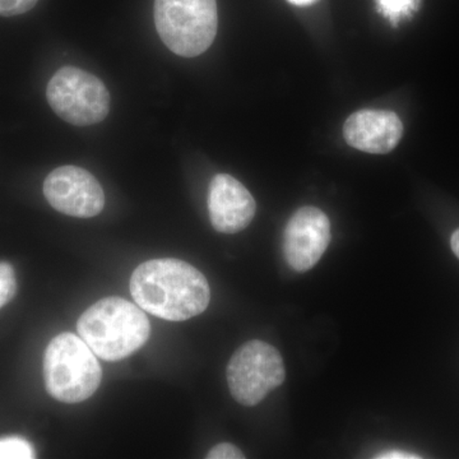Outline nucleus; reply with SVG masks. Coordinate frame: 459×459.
I'll list each match as a JSON object with an SVG mask.
<instances>
[{
  "label": "nucleus",
  "mask_w": 459,
  "mask_h": 459,
  "mask_svg": "<svg viewBox=\"0 0 459 459\" xmlns=\"http://www.w3.org/2000/svg\"><path fill=\"white\" fill-rule=\"evenodd\" d=\"M14 279H16V274H14L13 267L7 262H0V281Z\"/></svg>",
  "instance_id": "f3484780"
},
{
  "label": "nucleus",
  "mask_w": 459,
  "mask_h": 459,
  "mask_svg": "<svg viewBox=\"0 0 459 459\" xmlns=\"http://www.w3.org/2000/svg\"><path fill=\"white\" fill-rule=\"evenodd\" d=\"M376 458L379 459H416L421 458L418 455H413V453L409 452H402V451H386L383 453H379V455H376Z\"/></svg>",
  "instance_id": "dca6fc26"
},
{
  "label": "nucleus",
  "mask_w": 459,
  "mask_h": 459,
  "mask_svg": "<svg viewBox=\"0 0 459 459\" xmlns=\"http://www.w3.org/2000/svg\"><path fill=\"white\" fill-rule=\"evenodd\" d=\"M35 458L31 444L22 437H8L0 439V459Z\"/></svg>",
  "instance_id": "f8f14e48"
},
{
  "label": "nucleus",
  "mask_w": 459,
  "mask_h": 459,
  "mask_svg": "<svg viewBox=\"0 0 459 459\" xmlns=\"http://www.w3.org/2000/svg\"><path fill=\"white\" fill-rule=\"evenodd\" d=\"M17 294V282L14 280L0 281V309L5 307Z\"/></svg>",
  "instance_id": "2eb2a0df"
},
{
  "label": "nucleus",
  "mask_w": 459,
  "mask_h": 459,
  "mask_svg": "<svg viewBox=\"0 0 459 459\" xmlns=\"http://www.w3.org/2000/svg\"><path fill=\"white\" fill-rule=\"evenodd\" d=\"M403 134L400 117L389 110L356 111L343 126V137L349 146L373 153L385 155L394 151Z\"/></svg>",
  "instance_id": "9d476101"
},
{
  "label": "nucleus",
  "mask_w": 459,
  "mask_h": 459,
  "mask_svg": "<svg viewBox=\"0 0 459 459\" xmlns=\"http://www.w3.org/2000/svg\"><path fill=\"white\" fill-rule=\"evenodd\" d=\"M44 195L54 210L80 219L98 216L105 195L98 179L78 166H60L44 181Z\"/></svg>",
  "instance_id": "0eeeda50"
},
{
  "label": "nucleus",
  "mask_w": 459,
  "mask_h": 459,
  "mask_svg": "<svg viewBox=\"0 0 459 459\" xmlns=\"http://www.w3.org/2000/svg\"><path fill=\"white\" fill-rule=\"evenodd\" d=\"M331 241V222L319 208L307 205L292 214L283 232V255L296 272L312 270Z\"/></svg>",
  "instance_id": "6e6552de"
},
{
  "label": "nucleus",
  "mask_w": 459,
  "mask_h": 459,
  "mask_svg": "<svg viewBox=\"0 0 459 459\" xmlns=\"http://www.w3.org/2000/svg\"><path fill=\"white\" fill-rule=\"evenodd\" d=\"M291 4L298 5V7H307V5H312L318 0H289Z\"/></svg>",
  "instance_id": "6ab92c4d"
},
{
  "label": "nucleus",
  "mask_w": 459,
  "mask_h": 459,
  "mask_svg": "<svg viewBox=\"0 0 459 459\" xmlns=\"http://www.w3.org/2000/svg\"><path fill=\"white\" fill-rule=\"evenodd\" d=\"M451 246L453 252L459 258V229L455 230V234L452 235Z\"/></svg>",
  "instance_id": "a211bd4d"
},
{
  "label": "nucleus",
  "mask_w": 459,
  "mask_h": 459,
  "mask_svg": "<svg viewBox=\"0 0 459 459\" xmlns=\"http://www.w3.org/2000/svg\"><path fill=\"white\" fill-rule=\"evenodd\" d=\"M44 377L51 397L80 403L98 391L102 370L89 344L66 332L51 340L45 351Z\"/></svg>",
  "instance_id": "7ed1b4c3"
},
{
  "label": "nucleus",
  "mask_w": 459,
  "mask_h": 459,
  "mask_svg": "<svg viewBox=\"0 0 459 459\" xmlns=\"http://www.w3.org/2000/svg\"><path fill=\"white\" fill-rule=\"evenodd\" d=\"M153 16L160 38L177 56H201L216 38V0H155Z\"/></svg>",
  "instance_id": "20e7f679"
},
{
  "label": "nucleus",
  "mask_w": 459,
  "mask_h": 459,
  "mask_svg": "<svg viewBox=\"0 0 459 459\" xmlns=\"http://www.w3.org/2000/svg\"><path fill=\"white\" fill-rule=\"evenodd\" d=\"M47 98L54 113L72 126L101 123L110 111V93L104 82L75 66H65L53 75Z\"/></svg>",
  "instance_id": "39448f33"
},
{
  "label": "nucleus",
  "mask_w": 459,
  "mask_h": 459,
  "mask_svg": "<svg viewBox=\"0 0 459 459\" xmlns=\"http://www.w3.org/2000/svg\"><path fill=\"white\" fill-rule=\"evenodd\" d=\"M256 204L249 190L232 178L219 174L211 181L208 211L214 230L237 234L255 219Z\"/></svg>",
  "instance_id": "1a4fd4ad"
},
{
  "label": "nucleus",
  "mask_w": 459,
  "mask_h": 459,
  "mask_svg": "<svg viewBox=\"0 0 459 459\" xmlns=\"http://www.w3.org/2000/svg\"><path fill=\"white\" fill-rule=\"evenodd\" d=\"M226 376L232 397L243 406H255L285 382L286 370L276 347L249 341L230 359Z\"/></svg>",
  "instance_id": "423d86ee"
},
{
  "label": "nucleus",
  "mask_w": 459,
  "mask_h": 459,
  "mask_svg": "<svg viewBox=\"0 0 459 459\" xmlns=\"http://www.w3.org/2000/svg\"><path fill=\"white\" fill-rule=\"evenodd\" d=\"M377 9L394 27L410 21L421 7V0H376Z\"/></svg>",
  "instance_id": "9b49d317"
},
{
  "label": "nucleus",
  "mask_w": 459,
  "mask_h": 459,
  "mask_svg": "<svg viewBox=\"0 0 459 459\" xmlns=\"http://www.w3.org/2000/svg\"><path fill=\"white\" fill-rule=\"evenodd\" d=\"M208 459H243L246 455L238 448L230 443H221L213 446L207 455Z\"/></svg>",
  "instance_id": "4468645a"
},
{
  "label": "nucleus",
  "mask_w": 459,
  "mask_h": 459,
  "mask_svg": "<svg viewBox=\"0 0 459 459\" xmlns=\"http://www.w3.org/2000/svg\"><path fill=\"white\" fill-rule=\"evenodd\" d=\"M39 0H0V16L13 17L31 11Z\"/></svg>",
  "instance_id": "ddd939ff"
},
{
  "label": "nucleus",
  "mask_w": 459,
  "mask_h": 459,
  "mask_svg": "<svg viewBox=\"0 0 459 459\" xmlns=\"http://www.w3.org/2000/svg\"><path fill=\"white\" fill-rule=\"evenodd\" d=\"M131 292L142 310L183 322L207 309L211 289L201 271L179 259H152L133 272Z\"/></svg>",
  "instance_id": "f257e3e1"
},
{
  "label": "nucleus",
  "mask_w": 459,
  "mask_h": 459,
  "mask_svg": "<svg viewBox=\"0 0 459 459\" xmlns=\"http://www.w3.org/2000/svg\"><path fill=\"white\" fill-rule=\"evenodd\" d=\"M77 331L96 356L119 361L147 342L151 325L142 307L114 296L89 307L78 319Z\"/></svg>",
  "instance_id": "f03ea898"
}]
</instances>
